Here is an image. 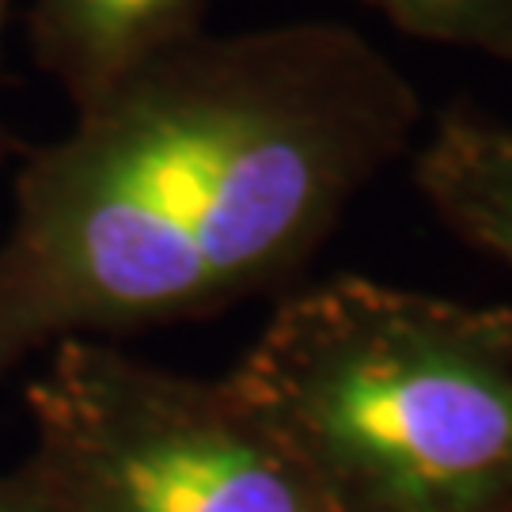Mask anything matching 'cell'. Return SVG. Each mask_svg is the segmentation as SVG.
<instances>
[{
	"label": "cell",
	"instance_id": "cell-1",
	"mask_svg": "<svg viewBox=\"0 0 512 512\" xmlns=\"http://www.w3.org/2000/svg\"><path fill=\"white\" fill-rule=\"evenodd\" d=\"M418 129L410 76L346 23L205 31L156 57L19 164L0 376L289 285Z\"/></svg>",
	"mask_w": 512,
	"mask_h": 512
},
{
	"label": "cell",
	"instance_id": "cell-2",
	"mask_svg": "<svg viewBox=\"0 0 512 512\" xmlns=\"http://www.w3.org/2000/svg\"><path fill=\"white\" fill-rule=\"evenodd\" d=\"M228 380L334 512H512V308L330 277Z\"/></svg>",
	"mask_w": 512,
	"mask_h": 512
},
{
	"label": "cell",
	"instance_id": "cell-3",
	"mask_svg": "<svg viewBox=\"0 0 512 512\" xmlns=\"http://www.w3.org/2000/svg\"><path fill=\"white\" fill-rule=\"evenodd\" d=\"M46 353L19 471L46 512H334L228 376H183L107 338Z\"/></svg>",
	"mask_w": 512,
	"mask_h": 512
},
{
	"label": "cell",
	"instance_id": "cell-4",
	"mask_svg": "<svg viewBox=\"0 0 512 512\" xmlns=\"http://www.w3.org/2000/svg\"><path fill=\"white\" fill-rule=\"evenodd\" d=\"M213 0H31L27 35L42 73L88 110L156 57L205 35Z\"/></svg>",
	"mask_w": 512,
	"mask_h": 512
},
{
	"label": "cell",
	"instance_id": "cell-5",
	"mask_svg": "<svg viewBox=\"0 0 512 512\" xmlns=\"http://www.w3.org/2000/svg\"><path fill=\"white\" fill-rule=\"evenodd\" d=\"M414 186L467 247L512 270V122L448 110L414 156Z\"/></svg>",
	"mask_w": 512,
	"mask_h": 512
},
{
	"label": "cell",
	"instance_id": "cell-6",
	"mask_svg": "<svg viewBox=\"0 0 512 512\" xmlns=\"http://www.w3.org/2000/svg\"><path fill=\"white\" fill-rule=\"evenodd\" d=\"M399 35L512 61V0H361Z\"/></svg>",
	"mask_w": 512,
	"mask_h": 512
},
{
	"label": "cell",
	"instance_id": "cell-7",
	"mask_svg": "<svg viewBox=\"0 0 512 512\" xmlns=\"http://www.w3.org/2000/svg\"><path fill=\"white\" fill-rule=\"evenodd\" d=\"M0 512H46L19 475H0Z\"/></svg>",
	"mask_w": 512,
	"mask_h": 512
},
{
	"label": "cell",
	"instance_id": "cell-8",
	"mask_svg": "<svg viewBox=\"0 0 512 512\" xmlns=\"http://www.w3.org/2000/svg\"><path fill=\"white\" fill-rule=\"evenodd\" d=\"M8 8H12V0H0V54H4V27H8ZM0 145H4V133H0Z\"/></svg>",
	"mask_w": 512,
	"mask_h": 512
}]
</instances>
